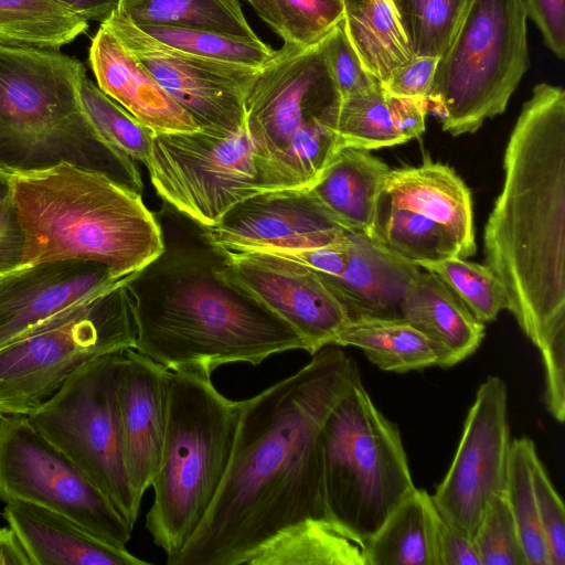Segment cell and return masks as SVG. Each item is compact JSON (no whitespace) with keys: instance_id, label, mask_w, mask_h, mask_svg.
I'll return each mask as SVG.
<instances>
[{"instance_id":"cell-1","label":"cell","mask_w":565,"mask_h":565,"mask_svg":"<svg viewBox=\"0 0 565 565\" xmlns=\"http://www.w3.org/2000/svg\"><path fill=\"white\" fill-rule=\"evenodd\" d=\"M294 374L239 401L227 470L204 520L169 565H242L274 540L329 520L322 425L361 379L355 361L327 345Z\"/></svg>"},{"instance_id":"cell-2","label":"cell","mask_w":565,"mask_h":565,"mask_svg":"<svg viewBox=\"0 0 565 565\" xmlns=\"http://www.w3.org/2000/svg\"><path fill=\"white\" fill-rule=\"evenodd\" d=\"M163 247L125 281L135 350L170 371L212 375L222 365H259L301 337L225 275L228 253L207 228L163 202L153 212Z\"/></svg>"},{"instance_id":"cell-3","label":"cell","mask_w":565,"mask_h":565,"mask_svg":"<svg viewBox=\"0 0 565 565\" xmlns=\"http://www.w3.org/2000/svg\"><path fill=\"white\" fill-rule=\"evenodd\" d=\"M504 182L483 232L484 265L540 350L565 335V92L539 83L504 151Z\"/></svg>"},{"instance_id":"cell-4","label":"cell","mask_w":565,"mask_h":565,"mask_svg":"<svg viewBox=\"0 0 565 565\" xmlns=\"http://www.w3.org/2000/svg\"><path fill=\"white\" fill-rule=\"evenodd\" d=\"M6 174L23 234L20 267L94 260L125 278L162 250L158 221L142 194L103 173L62 162Z\"/></svg>"},{"instance_id":"cell-5","label":"cell","mask_w":565,"mask_h":565,"mask_svg":"<svg viewBox=\"0 0 565 565\" xmlns=\"http://www.w3.org/2000/svg\"><path fill=\"white\" fill-rule=\"evenodd\" d=\"M83 64L60 50L0 45V170L62 162L142 194L136 161L93 126L79 100Z\"/></svg>"},{"instance_id":"cell-6","label":"cell","mask_w":565,"mask_h":565,"mask_svg":"<svg viewBox=\"0 0 565 565\" xmlns=\"http://www.w3.org/2000/svg\"><path fill=\"white\" fill-rule=\"evenodd\" d=\"M239 412V401L221 394L211 375L169 370L166 431L145 524L168 565L215 499L230 463Z\"/></svg>"},{"instance_id":"cell-7","label":"cell","mask_w":565,"mask_h":565,"mask_svg":"<svg viewBox=\"0 0 565 565\" xmlns=\"http://www.w3.org/2000/svg\"><path fill=\"white\" fill-rule=\"evenodd\" d=\"M321 41L284 44L248 92L245 126L269 191L310 189L340 149V97Z\"/></svg>"},{"instance_id":"cell-8","label":"cell","mask_w":565,"mask_h":565,"mask_svg":"<svg viewBox=\"0 0 565 565\" xmlns=\"http://www.w3.org/2000/svg\"><path fill=\"white\" fill-rule=\"evenodd\" d=\"M320 444L328 519L365 544L415 489L399 430L360 379L327 416Z\"/></svg>"},{"instance_id":"cell-9","label":"cell","mask_w":565,"mask_h":565,"mask_svg":"<svg viewBox=\"0 0 565 565\" xmlns=\"http://www.w3.org/2000/svg\"><path fill=\"white\" fill-rule=\"evenodd\" d=\"M523 0H467L439 57L429 111L454 137L505 111L530 67Z\"/></svg>"},{"instance_id":"cell-10","label":"cell","mask_w":565,"mask_h":565,"mask_svg":"<svg viewBox=\"0 0 565 565\" xmlns=\"http://www.w3.org/2000/svg\"><path fill=\"white\" fill-rule=\"evenodd\" d=\"M125 281L0 348V416L29 415L85 363L135 349Z\"/></svg>"},{"instance_id":"cell-11","label":"cell","mask_w":565,"mask_h":565,"mask_svg":"<svg viewBox=\"0 0 565 565\" xmlns=\"http://www.w3.org/2000/svg\"><path fill=\"white\" fill-rule=\"evenodd\" d=\"M121 352L106 354L78 367L26 416L134 529L141 501L129 482L122 450L117 404Z\"/></svg>"},{"instance_id":"cell-12","label":"cell","mask_w":565,"mask_h":565,"mask_svg":"<svg viewBox=\"0 0 565 565\" xmlns=\"http://www.w3.org/2000/svg\"><path fill=\"white\" fill-rule=\"evenodd\" d=\"M145 166L161 200L205 227L237 203L269 191L246 126L215 136L157 132Z\"/></svg>"},{"instance_id":"cell-13","label":"cell","mask_w":565,"mask_h":565,"mask_svg":"<svg viewBox=\"0 0 565 565\" xmlns=\"http://www.w3.org/2000/svg\"><path fill=\"white\" fill-rule=\"evenodd\" d=\"M0 499L55 511L119 548H126L134 530L26 415L0 416Z\"/></svg>"},{"instance_id":"cell-14","label":"cell","mask_w":565,"mask_h":565,"mask_svg":"<svg viewBox=\"0 0 565 565\" xmlns=\"http://www.w3.org/2000/svg\"><path fill=\"white\" fill-rule=\"evenodd\" d=\"M106 25L200 130L227 136L245 126L246 98L260 68L171 47L114 12Z\"/></svg>"},{"instance_id":"cell-15","label":"cell","mask_w":565,"mask_h":565,"mask_svg":"<svg viewBox=\"0 0 565 565\" xmlns=\"http://www.w3.org/2000/svg\"><path fill=\"white\" fill-rule=\"evenodd\" d=\"M510 443L507 384L492 375L480 384L452 462L431 495L439 515L470 539L505 491Z\"/></svg>"},{"instance_id":"cell-16","label":"cell","mask_w":565,"mask_h":565,"mask_svg":"<svg viewBox=\"0 0 565 565\" xmlns=\"http://www.w3.org/2000/svg\"><path fill=\"white\" fill-rule=\"evenodd\" d=\"M227 253V278L286 321L310 355L334 345L351 318L317 271L267 253Z\"/></svg>"},{"instance_id":"cell-17","label":"cell","mask_w":565,"mask_h":565,"mask_svg":"<svg viewBox=\"0 0 565 565\" xmlns=\"http://www.w3.org/2000/svg\"><path fill=\"white\" fill-rule=\"evenodd\" d=\"M211 237L228 252H291L345 242L352 233L303 189L266 191L230 209Z\"/></svg>"},{"instance_id":"cell-18","label":"cell","mask_w":565,"mask_h":565,"mask_svg":"<svg viewBox=\"0 0 565 565\" xmlns=\"http://www.w3.org/2000/svg\"><path fill=\"white\" fill-rule=\"evenodd\" d=\"M128 277L118 278L104 264L82 259L44 262L0 274V348Z\"/></svg>"},{"instance_id":"cell-19","label":"cell","mask_w":565,"mask_h":565,"mask_svg":"<svg viewBox=\"0 0 565 565\" xmlns=\"http://www.w3.org/2000/svg\"><path fill=\"white\" fill-rule=\"evenodd\" d=\"M169 370L135 349L121 352L117 404L129 482L141 501L158 470L167 424Z\"/></svg>"},{"instance_id":"cell-20","label":"cell","mask_w":565,"mask_h":565,"mask_svg":"<svg viewBox=\"0 0 565 565\" xmlns=\"http://www.w3.org/2000/svg\"><path fill=\"white\" fill-rule=\"evenodd\" d=\"M88 61L99 89L152 132L199 130L192 118L102 23L92 40Z\"/></svg>"},{"instance_id":"cell-21","label":"cell","mask_w":565,"mask_h":565,"mask_svg":"<svg viewBox=\"0 0 565 565\" xmlns=\"http://www.w3.org/2000/svg\"><path fill=\"white\" fill-rule=\"evenodd\" d=\"M420 269L367 235L353 233L342 273L335 277L319 275L351 319H403V299Z\"/></svg>"},{"instance_id":"cell-22","label":"cell","mask_w":565,"mask_h":565,"mask_svg":"<svg viewBox=\"0 0 565 565\" xmlns=\"http://www.w3.org/2000/svg\"><path fill=\"white\" fill-rule=\"evenodd\" d=\"M2 518L18 535L31 565H146L127 548L113 546L44 507L9 500Z\"/></svg>"},{"instance_id":"cell-23","label":"cell","mask_w":565,"mask_h":565,"mask_svg":"<svg viewBox=\"0 0 565 565\" xmlns=\"http://www.w3.org/2000/svg\"><path fill=\"white\" fill-rule=\"evenodd\" d=\"M381 195L395 207L445 225L458 239L465 258L476 254L471 194L451 167L427 156L419 166L391 169Z\"/></svg>"},{"instance_id":"cell-24","label":"cell","mask_w":565,"mask_h":565,"mask_svg":"<svg viewBox=\"0 0 565 565\" xmlns=\"http://www.w3.org/2000/svg\"><path fill=\"white\" fill-rule=\"evenodd\" d=\"M390 170L370 150L341 148L308 191L342 226L370 237Z\"/></svg>"},{"instance_id":"cell-25","label":"cell","mask_w":565,"mask_h":565,"mask_svg":"<svg viewBox=\"0 0 565 565\" xmlns=\"http://www.w3.org/2000/svg\"><path fill=\"white\" fill-rule=\"evenodd\" d=\"M401 311L404 320L447 352L450 366L470 356L484 338V323L428 270H420L414 279Z\"/></svg>"},{"instance_id":"cell-26","label":"cell","mask_w":565,"mask_h":565,"mask_svg":"<svg viewBox=\"0 0 565 565\" xmlns=\"http://www.w3.org/2000/svg\"><path fill=\"white\" fill-rule=\"evenodd\" d=\"M439 520L431 495L415 488L365 543L367 565H439Z\"/></svg>"},{"instance_id":"cell-27","label":"cell","mask_w":565,"mask_h":565,"mask_svg":"<svg viewBox=\"0 0 565 565\" xmlns=\"http://www.w3.org/2000/svg\"><path fill=\"white\" fill-rule=\"evenodd\" d=\"M341 24L362 67L379 83L415 56L399 0H362Z\"/></svg>"},{"instance_id":"cell-28","label":"cell","mask_w":565,"mask_h":565,"mask_svg":"<svg viewBox=\"0 0 565 565\" xmlns=\"http://www.w3.org/2000/svg\"><path fill=\"white\" fill-rule=\"evenodd\" d=\"M334 345L355 347L382 371L405 373L438 365L450 367L447 352L404 319L354 318Z\"/></svg>"},{"instance_id":"cell-29","label":"cell","mask_w":565,"mask_h":565,"mask_svg":"<svg viewBox=\"0 0 565 565\" xmlns=\"http://www.w3.org/2000/svg\"><path fill=\"white\" fill-rule=\"evenodd\" d=\"M137 26L200 29L257 40L239 0H119L115 11Z\"/></svg>"},{"instance_id":"cell-30","label":"cell","mask_w":565,"mask_h":565,"mask_svg":"<svg viewBox=\"0 0 565 565\" xmlns=\"http://www.w3.org/2000/svg\"><path fill=\"white\" fill-rule=\"evenodd\" d=\"M248 565H367L365 544L330 520H312L259 551Z\"/></svg>"},{"instance_id":"cell-31","label":"cell","mask_w":565,"mask_h":565,"mask_svg":"<svg viewBox=\"0 0 565 565\" xmlns=\"http://www.w3.org/2000/svg\"><path fill=\"white\" fill-rule=\"evenodd\" d=\"M370 237L416 265L451 257L465 258L449 228L411 210L395 207L381 194Z\"/></svg>"},{"instance_id":"cell-32","label":"cell","mask_w":565,"mask_h":565,"mask_svg":"<svg viewBox=\"0 0 565 565\" xmlns=\"http://www.w3.org/2000/svg\"><path fill=\"white\" fill-rule=\"evenodd\" d=\"M87 29L52 0H0V45L60 50Z\"/></svg>"},{"instance_id":"cell-33","label":"cell","mask_w":565,"mask_h":565,"mask_svg":"<svg viewBox=\"0 0 565 565\" xmlns=\"http://www.w3.org/2000/svg\"><path fill=\"white\" fill-rule=\"evenodd\" d=\"M339 148L374 150L407 142L401 132L393 96L380 84L340 99Z\"/></svg>"},{"instance_id":"cell-34","label":"cell","mask_w":565,"mask_h":565,"mask_svg":"<svg viewBox=\"0 0 565 565\" xmlns=\"http://www.w3.org/2000/svg\"><path fill=\"white\" fill-rule=\"evenodd\" d=\"M536 454L532 439L521 437L511 440L504 493L518 527L527 565H550L532 480L531 466Z\"/></svg>"},{"instance_id":"cell-35","label":"cell","mask_w":565,"mask_h":565,"mask_svg":"<svg viewBox=\"0 0 565 565\" xmlns=\"http://www.w3.org/2000/svg\"><path fill=\"white\" fill-rule=\"evenodd\" d=\"M284 44L320 42L344 17L340 0H244Z\"/></svg>"},{"instance_id":"cell-36","label":"cell","mask_w":565,"mask_h":565,"mask_svg":"<svg viewBox=\"0 0 565 565\" xmlns=\"http://www.w3.org/2000/svg\"><path fill=\"white\" fill-rule=\"evenodd\" d=\"M138 28L177 50L252 68H262L275 52L260 39L248 40L200 29L156 25Z\"/></svg>"},{"instance_id":"cell-37","label":"cell","mask_w":565,"mask_h":565,"mask_svg":"<svg viewBox=\"0 0 565 565\" xmlns=\"http://www.w3.org/2000/svg\"><path fill=\"white\" fill-rule=\"evenodd\" d=\"M418 266L437 275L482 323L495 320L501 310H508L507 291L484 264L451 257Z\"/></svg>"},{"instance_id":"cell-38","label":"cell","mask_w":565,"mask_h":565,"mask_svg":"<svg viewBox=\"0 0 565 565\" xmlns=\"http://www.w3.org/2000/svg\"><path fill=\"white\" fill-rule=\"evenodd\" d=\"M84 113L97 131L114 147L145 164L151 152L153 132L85 75L79 84Z\"/></svg>"},{"instance_id":"cell-39","label":"cell","mask_w":565,"mask_h":565,"mask_svg":"<svg viewBox=\"0 0 565 565\" xmlns=\"http://www.w3.org/2000/svg\"><path fill=\"white\" fill-rule=\"evenodd\" d=\"M416 56H439L467 0H399Z\"/></svg>"},{"instance_id":"cell-40","label":"cell","mask_w":565,"mask_h":565,"mask_svg":"<svg viewBox=\"0 0 565 565\" xmlns=\"http://www.w3.org/2000/svg\"><path fill=\"white\" fill-rule=\"evenodd\" d=\"M481 565H527L505 493L491 502L473 536Z\"/></svg>"},{"instance_id":"cell-41","label":"cell","mask_w":565,"mask_h":565,"mask_svg":"<svg viewBox=\"0 0 565 565\" xmlns=\"http://www.w3.org/2000/svg\"><path fill=\"white\" fill-rule=\"evenodd\" d=\"M321 52L327 73L340 99L367 92L380 84L362 67L341 22L322 39Z\"/></svg>"},{"instance_id":"cell-42","label":"cell","mask_w":565,"mask_h":565,"mask_svg":"<svg viewBox=\"0 0 565 565\" xmlns=\"http://www.w3.org/2000/svg\"><path fill=\"white\" fill-rule=\"evenodd\" d=\"M532 480L550 565H565V509L537 454L532 459Z\"/></svg>"},{"instance_id":"cell-43","label":"cell","mask_w":565,"mask_h":565,"mask_svg":"<svg viewBox=\"0 0 565 565\" xmlns=\"http://www.w3.org/2000/svg\"><path fill=\"white\" fill-rule=\"evenodd\" d=\"M439 56H414L395 68L380 86L397 97H428Z\"/></svg>"},{"instance_id":"cell-44","label":"cell","mask_w":565,"mask_h":565,"mask_svg":"<svg viewBox=\"0 0 565 565\" xmlns=\"http://www.w3.org/2000/svg\"><path fill=\"white\" fill-rule=\"evenodd\" d=\"M545 371L544 399L550 414L559 423L565 418V335L541 349Z\"/></svg>"},{"instance_id":"cell-45","label":"cell","mask_w":565,"mask_h":565,"mask_svg":"<svg viewBox=\"0 0 565 565\" xmlns=\"http://www.w3.org/2000/svg\"><path fill=\"white\" fill-rule=\"evenodd\" d=\"M527 18L536 24L545 45L565 57V0H523Z\"/></svg>"},{"instance_id":"cell-46","label":"cell","mask_w":565,"mask_h":565,"mask_svg":"<svg viewBox=\"0 0 565 565\" xmlns=\"http://www.w3.org/2000/svg\"><path fill=\"white\" fill-rule=\"evenodd\" d=\"M22 252L23 234L9 192L0 201V274L20 267Z\"/></svg>"},{"instance_id":"cell-47","label":"cell","mask_w":565,"mask_h":565,"mask_svg":"<svg viewBox=\"0 0 565 565\" xmlns=\"http://www.w3.org/2000/svg\"><path fill=\"white\" fill-rule=\"evenodd\" d=\"M438 555L439 565H481L473 539L457 531L441 516L438 525Z\"/></svg>"},{"instance_id":"cell-48","label":"cell","mask_w":565,"mask_h":565,"mask_svg":"<svg viewBox=\"0 0 565 565\" xmlns=\"http://www.w3.org/2000/svg\"><path fill=\"white\" fill-rule=\"evenodd\" d=\"M85 21L105 22L117 10L119 0H52Z\"/></svg>"},{"instance_id":"cell-49","label":"cell","mask_w":565,"mask_h":565,"mask_svg":"<svg viewBox=\"0 0 565 565\" xmlns=\"http://www.w3.org/2000/svg\"><path fill=\"white\" fill-rule=\"evenodd\" d=\"M0 565H31L18 535L10 527H0Z\"/></svg>"},{"instance_id":"cell-50","label":"cell","mask_w":565,"mask_h":565,"mask_svg":"<svg viewBox=\"0 0 565 565\" xmlns=\"http://www.w3.org/2000/svg\"><path fill=\"white\" fill-rule=\"evenodd\" d=\"M9 195V185L6 171L0 170V201Z\"/></svg>"},{"instance_id":"cell-51","label":"cell","mask_w":565,"mask_h":565,"mask_svg":"<svg viewBox=\"0 0 565 565\" xmlns=\"http://www.w3.org/2000/svg\"><path fill=\"white\" fill-rule=\"evenodd\" d=\"M343 8H344V13L345 12H350L352 10H354L360 3L362 0H340Z\"/></svg>"}]
</instances>
